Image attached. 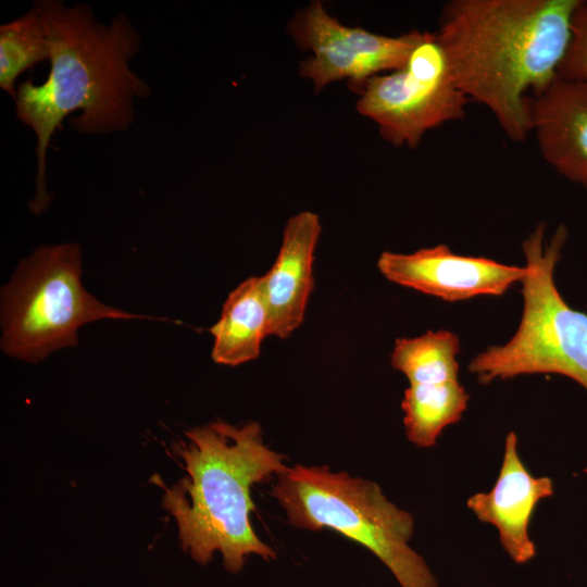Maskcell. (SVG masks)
I'll return each mask as SVG.
<instances>
[{"instance_id": "3957f363", "label": "cell", "mask_w": 587, "mask_h": 587, "mask_svg": "<svg viewBox=\"0 0 587 587\" xmlns=\"http://www.w3.org/2000/svg\"><path fill=\"white\" fill-rule=\"evenodd\" d=\"M185 436L174 451L187 474L162 499L176 521L183 550L201 565L218 552L232 574L240 573L252 554L276 559L251 525V488L283 473L286 457L264 444L257 422L237 427L217 421Z\"/></svg>"}, {"instance_id": "8fae6325", "label": "cell", "mask_w": 587, "mask_h": 587, "mask_svg": "<svg viewBox=\"0 0 587 587\" xmlns=\"http://www.w3.org/2000/svg\"><path fill=\"white\" fill-rule=\"evenodd\" d=\"M532 123L544 160L587 188V82L558 75L533 93Z\"/></svg>"}, {"instance_id": "ba28073f", "label": "cell", "mask_w": 587, "mask_h": 587, "mask_svg": "<svg viewBox=\"0 0 587 587\" xmlns=\"http://www.w3.org/2000/svg\"><path fill=\"white\" fill-rule=\"evenodd\" d=\"M288 33L300 50L312 52L300 63L299 74L311 79L316 91L347 79L357 93L370 78L401 68L425 35L415 29L391 37L346 26L321 1L298 11Z\"/></svg>"}, {"instance_id": "4fadbf2b", "label": "cell", "mask_w": 587, "mask_h": 587, "mask_svg": "<svg viewBox=\"0 0 587 587\" xmlns=\"http://www.w3.org/2000/svg\"><path fill=\"white\" fill-rule=\"evenodd\" d=\"M212 359L236 366L257 359L268 336V309L262 276H251L229 292L218 321L209 328Z\"/></svg>"}, {"instance_id": "9c48e42d", "label": "cell", "mask_w": 587, "mask_h": 587, "mask_svg": "<svg viewBox=\"0 0 587 587\" xmlns=\"http://www.w3.org/2000/svg\"><path fill=\"white\" fill-rule=\"evenodd\" d=\"M377 267L395 284L449 302L501 296L514 283H522L527 274L526 266L457 254L444 243L413 253L385 251L378 258Z\"/></svg>"}, {"instance_id": "52a82bcc", "label": "cell", "mask_w": 587, "mask_h": 587, "mask_svg": "<svg viewBox=\"0 0 587 587\" xmlns=\"http://www.w3.org/2000/svg\"><path fill=\"white\" fill-rule=\"evenodd\" d=\"M357 110L394 146L416 148L425 133L465 116L470 101L454 85L435 32L425 30L399 70L370 78Z\"/></svg>"}, {"instance_id": "30bf717a", "label": "cell", "mask_w": 587, "mask_h": 587, "mask_svg": "<svg viewBox=\"0 0 587 587\" xmlns=\"http://www.w3.org/2000/svg\"><path fill=\"white\" fill-rule=\"evenodd\" d=\"M552 495V479L530 474L519 454L517 436L510 432L495 485L489 491L472 495L466 505L480 522L497 528L503 550L515 563L524 564L536 555L529 536L533 514L538 503Z\"/></svg>"}, {"instance_id": "5bb4252c", "label": "cell", "mask_w": 587, "mask_h": 587, "mask_svg": "<svg viewBox=\"0 0 587 587\" xmlns=\"http://www.w3.org/2000/svg\"><path fill=\"white\" fill-rule=\"evenodd\" d=\"M469 400L459 380L409 385L401 402L408 439L420 448L435 446L442 430L462 419Z\"/></svg>"}, {"instance_id": "e0dca14e", "label": "cell", "mask_w": 587, "mask_h": 587, "mask_svg": "<svg viewBox=\"0 0 587 587\" xmlns=\"http://www.w3.org/2000/svg\"><path fill=\"white\" fill-rule=\"evenodd\" d=\"M562 78L587 82V1L579 0L571 21V36L559 65Z\"/></svg>"}, {"instance_id": "6da1fadb", "label": "cell", "mask_w": 587, "mask_h": 587, "mask_svg": "<svg viewBox=\"0 0 587 587\" xmlns=\"http://www.w3.org/2000/svg\"><path fill=\"white\" fill-rule=\"evenodd\" d=\"M34 7L45 25L50 72L41 85L32 78L18 84L15 105L17 118L37 137L36 193L29 209L40 214L51 198L45 177L47 150L64 117L82 111L70 124L83 134L123 130L134 121V99L147 97L150 89L129 68L141 38L125 14L107 26L84 3L40 0Z\"/></svg>"}, {"instance_id": "9a60e30c", "label": "cell", "mask_w": 587, "mask_h": 587, "mask_svg": "<svg viewBox=\"0 0 587 587\" xmlns=\"http://www.w3.org/2000/svg\"><path fill=\"white\" fill-rule=\"evenodd\" d=\"M460 340L449 330L427 332L419 337L399 338L390 363L405 375L410 385L458 380Z\"/></svg>"}, {"instance_id": "2e32d148", "label": "cell", "mask_w": 587, "mask_h": 587, "mask_svg": "<svg viewBox=\"0 0 587 587\" xmlns=\"http://www.w3.org/2000/svg\"><path fill=\"white\" fill-rule=\"evenodd\" d=\"M50 51L41 15L35 7L25 15L0 26V87L16 99L17 77Z\"/></svg>"}, {"instance_id": "7a4b0ae2", "label": "cell", "mask_w": 587, "mask_h": 587, "mask_svg": "<svg viewBox=\"0 0 587 587\" xmlns=\"http://www.w3.org/2000/svg\"><path fill=\"white\" fill-rule=\"evenodd\" d=\"M579 0H450L437 39L454 85L485 105L505 135L533 130L532 97L558 76Z\"/></svg>"}, {"instance_id": "8992f818", "label": "cell", "mask_w": 587, "mask_h": 587, "mask_svg": "<svg viewBox=\"0 0 587 587\" xmlns=\"http://www.w3.org/2000/svg\"><path fill=\"white\" fill-rule=\"evenodd\" d=\"M76 243L41 246L24 259L1 291V348L37 363L55 350L77 345V330L97 320L154 317L109 307L80 282Z\"/></svg>"}, {"instance_id": "7c38bea8", "label": "cell", "mask_w": 587, "mask_h": 587, "mask_svg": "<svg viewBox=\"0 0 587 587\" xmlns=\"http://www.w3.org/2000/svg\"><path fill=\"white\" fill-rule=\"evenodd\" d=\"M320 234V218L313 212L302 211L287 221L277 258L262 275L268 336L287 338L302 323L313 287V260Z\"/></svg>"}, {"instance_id": "5b68a950", "label": "cell", "mask_w": 587, "mask_h": 587, "mask_svg": "<svg viewBox=\"0 0 587 587\" xmlns=\"http://www.w3.org/2000/svg\"><path fill=\"white\" fill-rule=\"evenodd\" d=\"M538 224L523 241L527 274L522 282L524 300L520 325L511 339L476 354L469 371L488 384L526 374L564 375L587 390V314L561 297L554 270L567 239L560 225L550 240Z\"/></svg>"}, {"instance_id": "277c9868", "label": "cell", "mask_w": 587, "mask_h": 587, "mask_svg": "<svg viewBox=\"0 0 587 587\" xmlns=\"http://www.w3.org/2000/svg\"><path fill=\"white\" fill-rule=\"evenodd\" d=\"M274 497L300 529H330L376 555L401 587H438L425 560L409 541L412 515L389 501L374 482L332 472L327 465L296 464L277 476Z\"/></svg>"}]
</instances>
